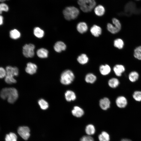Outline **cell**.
I'll use <instances>...</instances> for the list:
<instances>
[{
    "label": "cell",
    "mask_w": 141,
    "mask_h": 141,
    "mask_svg": "<svg viewBox=\"0 0 141 141\" xmlns=\"http://www.w3.org/2000/svg\"><path fill=\"white\" fill-rule=\"evenodd\" d=\"M30 130L29 128L26 126H21L18 128L17 132L21 138L27 140L30 136Z\"/></svg>",
    "instance_id": "8992f818"
},
{
    "label": "cell",
    "mask_w": 141,
    "mask_h": 141,
    "mask_svg": "<svg viewBox=\"0 0 141 141\" xmlns=\"http://www.w3.org/2000/svg\"><path fill=\"white\" fill-rule=\"evenodd\" d=\"M80 141H94L93 137L90 136L86 135L83 136L80 139Z\"/></svg>",
    "instance_id": "8d00e7d4"
},
{
    "label": "cell",
    "mask_w": 141,
    "mask_h": 141,
    "mask_svg": "<svg viewBox=\"0 0 141 141\" xmlns=\"http://www.w3.org/2000/svg\"><path fill=\"white\" fill-rule=\"evenodd\" d=\"M7 75V72L6 70L3 67H1L0 68V77L2 78L5 77Z\"/></svg>",
    "instance_id": "74e56055"
},
{
    "label": "cell",
    "mask_w": 141,
    "mask_h": 141,
    "mask_svg": "<svg viewBox=\"0 0 141 141\" xmlns=\"http://www.w3.org/2000/svg\"><path fill=\"white\" fill-rule=\"evenodd\" d=\"M54 48L55 51L59 53L65 50L66 48L65 44L61 41H58L56 42L54 46Z\"/></svg>",
    "instance_id": "9c48e42d"
},
{
    "label": "cell",
    "mask_w": 141,
    "mask_h": 141,
    "mask_svg": "<svg viewBox=\"0 0 141 141\" xmlns=\"http://www.w3.org/2000/svg\"><path fill=\"white\" fill-rule=\"evenodd\" d=\"M133 55L136 59L141 60V46H137L134 49Z\"/></svg>",
    "instance_id": "f1b7e54d"
},
{
    "label": "cell",
    "mask_w": 141,
    "mask_h": 141,
    "mask_svg": "<svg viewBox=\"0 0 141 141\" xmlns=\"http://www.w3.org/2000/svg\"><path fill=\"white\" fill-rule=\"evenodd\" d=\"M38 103L40 108L43 110H46L48 108V103L43 99H39Z\"/></svg>",
    "instance_id": "1f68e13d"
},
{
    "label": "cell",
    "mask_w": 141,
    "mask_h": 141,
    "mask_svg": "<svg viewBox=\"0 0 141 141\" xmlns=\"http://www.w3.org/2000/svg\"><path fill=\"white\" fill-rule=\"evenodd\" d=\"M5 82L8 84H10L16 83V80L13 77L6 75L5 79Z\"/></svg>",
    "instance_id": "836d02e7"
},
{
    "label": "cell",
    "mask_w": 141,
    "mask_h": 141,
    "mask_svg": "<svg viewBox=\"0 0 141 141\" xmlns=\"http://www.w3.org/2000/svg\"><path fill=\"white\" fill-rule=\"evenodd\" d=\"M65 97L67 101L70 102L74 100L76 98L75 93L72 91H67L65 93Z\"/></svg>",
    "instance_id": "ac0fdd59"
},
{
    "label": "cell",
    "mask_w": 141,
    "mask_h": 141,
    "mask_svg": "<svg viewBox=\"0 0 141 141\" xmlns=\"http://www.w3.org/2000/svg\"><path fill=\"white\" fill-rule=\"evenodd\" d=\"M36 54L37 56L40 58H46L48 57L49 51L47 49L44 48H41L37 50Z\"/></svg>",
    "instance_id": "5bb4252c"
},
{
    "label": "cell",
    "mask_w": 141,
    "mask_h": 141,
    "mask_svg": "<svg viewBox=\"0 0 141 141\" xmlns=\"http://www.w3.org/2000/svg\"><path fill=\"white\" fill-rule=\"evenodd\" d=\"M9 10L8 6L4 2H2L0 4V13L1 14L3 12H7Z\"/></svg>",
    "instance_id": "d6a6232c"
},
{
    "label": "cell",
    "mask_w": 141,
    "mask_h": 141,
    "mask_svg": "<svg viewBox=\"0 0 141 141\" xmlns=\"http://www.w3.org/2000/svg\"><path fill=\"white\" fill-rule=\"evenodd\" d=\"M78 3L80 9L85 13L91 11L96 5L95 0H78Z\"/></svg>",
    "instance_id": "3957f363"
},
{
    "label": "cell",
    "mask_w": 141,
    "mask_h": 141,
    "mask_svg": "<svg viewBox=\"0 0 141 141\" xmlns=\"http://www.w3.org/2000/svg\"><path fill=\"white\" fill-rule=\"evenodd\" d=\"M74 78V76L73 72L70 70H67L61 74L60 81L63 84L69 85L72 82Z\"/></svg>",
    "instance_id": "277c9868"
},
{
    "label": "cell",
    "mask_w": 141,
    "mask_h": 141,
    "mask_svg": "<svg viewBox=\"0 0 141 141\" xmlns=\"http://www.w3.org/2000/svg\"><path fill=\"white\" fill-rule=\"evenodd\" d=\"M33 32L34 36L39 39L42 38L44 35V30L38 27H36L34 28Z\"/></svg>",
    "instance_id": "d6986e66"
},
{
    "label": "cell",
    "mask_w": 141,
    "mask_h": 141,
    "mask_svg": "<svg viewBox=\"0 0 141 141\" xmlns=\"http://www.w3.org/2000/svg\"><path fill=\"white\" fill-rule=\"evenodd\" d=\"M94 11L95 14L97 16H101L104 14L105 10L104 7L103 5H99L95 8Z\"/></svg>",
    "instance_id": "ffe728a7"
},
{
    "label": "cell",
    "mask_w": 141,
    "mask_h": 141,
    "mask_svg": "<svg viewBox=\"0 0 141 141\" xmlns=\"http://www.w3.org/2000/svg\"><path fill=\"white\" fill-rule=\"evenodd\" d=\"M17 136L14 133L10 132L6 135L5 141H17Z\"/></svg>",
    "instance_id": "4dcf8cb0"
},
{
    "label": "cell",
    "mask_w": 141,
    "mask_h": 141,
    "mask_svg": "<svg viewBox=\"0 0 141 141\" xmlns=\"http://www.w3.org/2000/svg\"><path fill=\"white\" fill-rule=\"evenodd\" d=\"M77 60L80 64H84L87 63L89 58L86 54H83L78 56Z\"/></svg>",
    "instance_id": "cb8c5ba5"
},
{
    "label": "cell",
    "mask_w": 141,
    "mask_h": 141,
    "mask_svg": "<svg viewBox=\"0 0 141 141\" xmlns=\"http://www.w3.org/2000/svg\"><path fill=\"white\" fill-rule=\"evenodd\" d=\"M139 74L136 71H133L131 72L129 75L128 78L129 80L132 82H134L138 79Z\"/></svg>",
    "instance_id": "f546056e"
},
{
    "label": "cell",
    "mask_w": 141,
    "mask_h": 141,
    "mask_svg": "<svg viewBox=\"0 0 141 141\" xmlns=\"http://www.w3.org/2000/svg\"><path fill=\"white\" fill-rule=\"evenodd\" d=\"M110 101L107 98L105 97L101 99L99 102V105L101 108L105 110L109 108L110 105Z\"/></svg>",
    "instance_id": "8fae6325"
},
{
    "label": "cell",
    "mask_w": 141,
    "mask_h": 141,
    "mask_svg": "<svg viewBox=\"0 0 141 141\" xmlns=\"http://www.w3.org/2000/svg\"><path fill=\"white\" fill-rule=\"evenodd\" d=\"M7 75L14 77L17 76L19 74V69L16 67L8 66L6 68Z\"/></svg>",
    "instance_id": "52a82bcc"
},
{
    "label": "cell",
    "mask_w": 141,
    "mask_h": 141,
    "mask_svg": "<svg viewBox=\"0 0 141 141\" xmlns=\"http://www.w3.org/2000/svg\"><path fill=\"white\" fill-rule=\"evenodd\" d=\"M99 141H109L110 138L109 134L106 132H102L98 136Z\"/></svg>",
    "instance_id": "d4e9b609"
},
{
    "label": "cell",
    "mask_w": 141,
    "mask_h": 141,
    "mask_svg": "<svg viewBox=\"0 0 141 141\" xmlns=\"http://www.w3.org/2000/svg\"><path fill=\"white\" fill-rule=\"evenodd\" d=\"M90 32L95 37H98L102 32V30L99 26L94 25L91 28Z\"/></svg>",
    "instance_id": "4fadbf2b"
},
{
    "label": "cell",
    "mask_w": 141,
    "mask_h": 141,
    "mask_svg": "<svg viewBox=\"0 0 141 141\" xmlns=\"http://www.w3.org/2000/svg\"><path fill=\"white\" fill-rule=\"evenodd\" d=\"M113 69L115 75L117 76L120 77L125 71V68L122 65L117 64L114 66Z\"/></svg>",
    "instance_id": "7c38bea8"
},
{
    "label": "cell",
    "mask_w": 141,
    "mask_h": 141,
    "mask_svg": "<svg viewBox=\"0 0 141 141\" xmlns=\"http://www.w3.org/2000/svg\"><path fill=\"white\" fill-rule=\"evenodd\" d=\"M108 84L110 87L114 88L117 87L118 86L119 82L117 78H113L109 80Z\"/></svg>",
    "instance_id": "83f0119b"
},
{
    "label": "cell",
    "mask_w": 141,
    "mask_h": 141,
    "mask_svg": "<svg viewBox=\"0 0 141 141\" xmlns=\"http://www.w3.org/2000/svg\"><path fill=\"white\" fill-rule=\"evenodd\" d=\"M0 95L2 99H5L7 98L8 102L10 103H14L18 97L17 90L13 87L3 89L1 91Z\"/></svg>",
    "instance_id": "6da1fadb"
},
{
    "label": "cell",
    "mask_w": 141,
    "mask_h": 141,
    "mask_svg": "<svg viewBox=\"0 0 141 141\" xmlns=\"http://www.w3.org/2000/svg\"><path fill=\"white\" fill-rule=\"evenodd\" d=\"M114 46L119 49H122L124 46V42L121 39L118 38L115 39L114 41Z\"/></svg>",
    "instance_id": "603a6c76"
},
{
    "label": "cell",
    "mask_w": 141,
    "mask_h": 141,
    "mask_svg": "<svg viewBox=\"0 0 141 141\" xmlns=\"http://www.w3.org/2000/svg\"><path fill=\"white\" fill-rule=\"evenodd\" d=\"M112 21L113 25L120 31L121 29V25L119 20L115 18H114Z\"/></svg>",
    "instance_id": "d590c367"
},
{
    "label": "cell",
    "mask_w": 141,
    "mask_h": 141,
    "mask_svg": "<svg viewBox=\"0 0 141 141\" xmlns=\"http://www.w3.org/2000/svg\"><path fill=\"white\" fill-rule=\"evenodd\" d=\"M37 69V65L31 62L28 63L25 68V71L28 73L31 74H33L36 72Z\"/></svg>",
    "instance_id": "ba28073f"
},
{
    "label": "cell",
    "mask_w": 141,
    "mask_h": 141,
    "mask_svg": "<svg viewBox=\"0 0 141 141\" xmlns=\"http://www.w3.org/2000/svg\"><path fill=\"white\" fill-rule=\"evenodd\" d=\"M85 132L88 135L90 136L94 134L95 132V126L91 124L88 125L86 127Z\"/></svg>",
    "instance_id": "7402d4cb"
},
{
    "label": "cell",
    "mask_w": 141,
    "mask_h": 141,
    "mask_svg": "<svg viewBox=\"0 0 141 141\" xmlns=\"http://www.w3.org/2000/svg\"><path fill=\"white\" fill-rule=\"evenodd\" d=\"M7 0H0V2H4Z\"/></svg>",
    "instance_id": "60d3db41"
},
{
    "label": "cell",
    "mask_w": 141,
    "mask_h": 141,
    "mask_svg": "<svg viewBox=\"0 0 141 141\" xmlns=\"http://www.w3.org/2000/svg\"><path fill=\"white\" fill-rule=\"evenodd\" d=\"M0 25H1L3 24V16L1 15H0Z\"/></svg>",
    "instance_id": "f35d334b"
},
{
    "label": "cell",
    "mask_w": 141,
    "mask_h": 141,
    "mask_svg": "<svg viewBox=\"0 0 141 141\" xmlns=\"http://www.w3.org/2000/svg\"></svg>",
    "instance_id": "b9f144b4"
},
{
    "label": "cell",
    "mask_w": 141,
    "mask_h": 141,
    "mask_svg": "<svg viewBox=\"0 0 141 141\" xmlns=\"http://www.w3.org/2000/svg\"><path fill=\"white\" fill-rule=\"evenodd\" d=\"M116 103L117 106L121 108H124L127 105V101L126 98L123 96L118 97L116 99Z\"/></svg>",
    "instance_id": "30bf717a"
},
{
    "label": "cell",
    "mask_w": 141,
    "mask_h": 141,
    "mask_svg": "<svg viewBox=\"0 0 141 141\" xmlns=\"http://www.w3.org/2000/svg\"><path fill=\"white\" fill-rule=\"evenodd\" d=\"M99 70L101 74L105 75L109 74L111 71V68L108 64L102 65L100 66Z\"/></svg>",
    "instance_id": "e0dca14e"
},
{
    "label": "cell",
    "mask_w": 141,
    "mask_h": 141,
    "mask_svg": "<svg viewBox=\"0 0 141 141\" xmlns=\"http://www.w3.org/2000/svg\"><path fill=\"white\" fill-rule=\"evenodd\" d=\"M35 45L30 43L25 44L22 47V54L27 58H32L34 56Z\"/></svg>",
    "instance_id": "5b68a950"
},
{
    "label": "cell",
    "mask_w": 141,
    "mask_h": 141,
    "mask_svg": "<svg viewBox=\"0 0 141 141\" xmlns=\"http://www.w3.org/2000/svg\"><path fill=\"white\" fill-rule=\"evenodd\" d=\"M85 79L86 82L92 84L96 81V77L93 74L90 73L86 75Z\"/></svg>",
    "instance_id": "4316f807"
},
{
    "label": "cell",
    "mask_w": 141,
    "mask_h": 141,
    "mask_svg": "<svg viewBox=\"0 0 141 141\" xmlns=\"http://www.w3.org/2000/svg\"><path fill=\"white\" fill-rule=\"evenodd\" d=\"M77 29L80 33L83 34L86 32L88 29L87 24L84 22H80L78 23L77 26Z\"/></svg>",
    "instance_id": "2e32d148"
},
{
    "label": "cell",
    "mask_w": 141,
    "mask_h": 141,
    "mask_svg": "<svg viewBox=\"0 0 141 141\" xmlns=\"http://www.w3.org/2000/svg\"><path fill=\"white\" fill-rule=\"evenodd\" d=\"M72 114L74 116L79 118L81 117L84 114L83 110L81 108L77 106L74 107L72 111Z\"/></svg>",
    "instance_id": "9a60e30c"
},
{
    "label": "cell",
    "mask_w": 141,
    "mask_h": 141,
    "mask_svg": "<svg viewBox=\"0 0 141 141\" xmlns=\"http://www.w3.org/2000/svg\"><path fill=\"white\" fill-rule=\"evenodd\" d=\"M21 34L20 32L16 29L11 30L9 32V36L12 39L16 40L20 38Z\"/></svg>",
    "instance_id": "44dd1931"
},
{
    "label": "cell",
    "mask_w": 141,
    "mask_h": 141,
    "mask_svg": "<svg viewBox=\"0 0 141 141\" xmlns=\"http://www.w3.org/2000/svg\"><path fill=\"white\" fill-rule=\"evenodd\" d=\"M107 29L109 32L113 34H116L120 31L114 25L110 23L107 24Z\"/></svg>",
    "instance_id": "484cf974"
},
{
    "label": "cell",
    "mask_w": 141,
    "mask_h": 141,
    "mask_svg": "<svg viewBox=\"0 0 141 141\" xmlns=\"http://www.w3.org/2000/svg\"><path fill=\"white\" fill-rule=\"evenodd\" d=\"M133 97L136 101L139 102L141 101V91H135L133 93Z\"/></svg>",
    "instance_id": "e575fe53"
},
{
    "label": "cell",
    "mask_w": 141,
    "mask_h": 141,
    "mask_svg": "<svg viewBox=\"0 0 141 141\" xmlns=\"http://www.w3.org/2000/svg\"><path fill=\"white\" fill-rule=\"evenodd\" d=\"M79 13V9L73 6L67 7L63 11L64 18L68 20L75 19L77 17Z\"/></svg>",
    "instance_id": "7a4b0ae2"
},
{
    "label": "cell",
    "mask_w": 141,
    "mask_h": 141,
    "mask_svg": "<svg viewBox=\"0 0 141 141\" xmlns=\"http://www.w3.org/2000/svg\"><path fill=\"white\" fill-rule=\"evenodd\" d=\"M120 141H132L130 139H126V138H125V139H122V140H121Z\"/></svg>",
    "instance_id": "ab89813d"
}]
</instances>
